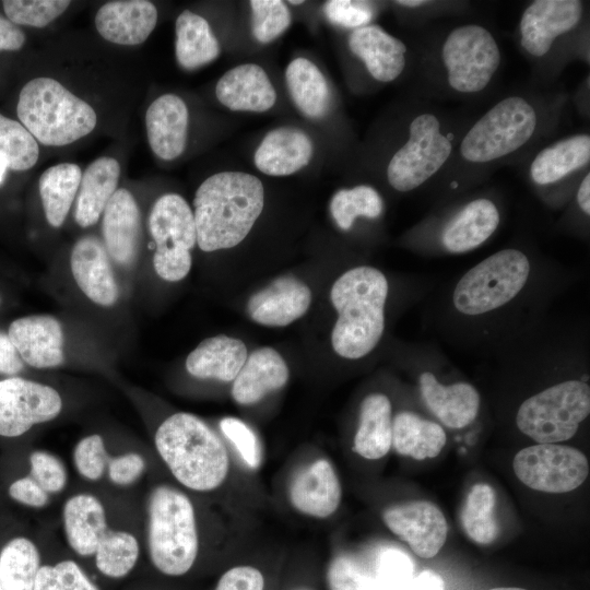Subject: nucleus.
<instances>
[{
	"label": "nucleus",
	"instance_id": "nucleus-9",
	"mask_svg": "<svg viewBox=\"0 0 590 590\" xmlns=\"http://www.w3.org/2000/svg\"><path fill=\"white\" fill-rule=\"evenodd\" d=\"M149 229L155 244L153 266L165 281L177 282L190 271V249L197 243L193 212L176 193L160 197L149 216Z\"/></svg>",
	"mask_w": 590,
	"mask_h": 590
},
{
	"label": "nucleus",
	"instance_id": "nucleus-28",
	"mask_svg": "<svg viewBox=\"0 0 590 590\" xmlns=\"http://www.w3.org/2000/svg\"><path fill=\"white\" fill-rule=\"evenodd\" d=\"M62 518L71 548L81 556L94 555L108 532L103 504L91 494L73 495L63 506Z\"/></svg>",
	"mask_w": 590,
	"mask_h": 590
},
{
	"label": "nucleus",
	"instance_id": "nucleus-18",
	"mask_svg": "<svg viewBox=\"0 0 590 590\" xmlns=\"http://www.w3.org/2000/svg\"><path fill=\"white\" fill-rule=\"evenodd\" d=\"M156 7L146 0H116L103 4L95 15L99 35L114 44L134 46L155 28Z\"/></svg>",
	"mask_w": 590,
	"mask_h": 590
},
{
	"label": "nucleus",
	"instance_id": "nucleus-54",
	"mask_svg": "<svg viewBox=\"0 0 590 590\" xmlns=\"http://www.w3.org/2000/svg\"><path fill=\"white\" fill-rule=\"evenodd\" d=\"M9 494L13 499L32 507H43L48 503V493L32 476L13 482Z\"/></svg>",
	"mask_w": 590,
	"mask_h": 590
},
{
	"label": "nucleus",
	"instance_id": "nucleus-36",
	"mask_svg": "<svg viewBox=\"0 0 590 590\" xmlns=\"http://www.w3.org/2000/svg\"><path fill=\"white\" fill-rule=\"evenodd\" d=\"M288 93L295 106L309 118H321L330 105L328 82L318 67L309 59L292 60L285 70Z\"/></svg>",
	"mask_w": 590,
	"mask_h": 590
},
{
	"label": "nucleus",
	"instance_id": "nucleus-47",
	"mask_svg": "<svg viewBox=\"0 0 590 590\" xmlns=\"http://www.w3.org/2000/svg\"><path fill=\"white\" fill-rule=\"evenodd\" d=\"M34 590H99L73 560L40 566Z\"/></svg>",
	"mask_w": 590,
	"mask_h": 590
},
{
	"label": "nucleus",
	"instance_id": "nucleus-41",
	"mask_svg": "<svg viewBox=\"0 0 590 590\" xmlns=\"http://www.w3.org/2000/svg\"><path fill=\"white\" fill-rule=\"evenodd\" d=\"M138 540L127 531L108 530L95 555L97 569L110 578L127 576L139 557Z\"/></svg>",
	"mask_w": 590,
	"mask_h": 590
},
{
	"label": "nucleus",
	"instance_id": "nucleus-31",
	"mask_svg": "<svg viewBox=\"0 0 590 590\" xmlns=\"http://www.w3.org/2000/svg\"><path fill=\"white\" fill-rule=\"evenodd\" d=\"M119 162L102 156L93 161L81 177L74 219L81 227L94 225L117 190Z\"/></svg>",
	"mask_w": 590,
	"mask_h": 590
},
{
	"label": "nucleus",
	"instance_id": "nucleus-17",
	"mask_svg": "<svg viewBox=\"0 0 590 590\" xmlns=\"http://www.w3.org/2000/svg\"><path fill=\"white\" fill-rule=\"evenodd\" d=\"M8 335L21 359L32 367H55L63 362L62 328L51 316L15 319L9 326Z\"/></svg>",
	"mask_w": 590,
	"mask_h": 590
},
{
	"label": "nucleus",
	"instance_id": "nucleus-49",
	"mask_svg": "<svg viewBox=\"0 0 590 590\" xmlns=\"http://www.w3.org/2000/svg\"><path fill=\"white\" fill-rule=\"evenodd\" d=\"M220 428L225 437L235 446L244 462L257 469L261 462L259 441L253 432L240 420L225 417L220 422Z\"/></svg>",
	"mask_w": 590,
	"mask_h": 590
},
{
	"label": "nucleus",
	"instance_id": "nucleus-7",
	"mask_svg": "<svg viewBox=\"0 0 590 590\" xmlns=\"http://www.w3.org/2000/svg\"><path fill=\"white\" fill-rule=\"evenodd\" d=\"M589 413V385L571 379L524 400L517 411L516 424L538 444H558L570 439Z\"/></svg>",
	"mask_w": 590,
	"mask_h": 590
},
{
	"label": "nucleus",
	"instance_id": "nucleus-57",
	"mask_svg": "<svg viewBox=\"0 0 590 590\" xmlns=\"http://www.w3.org/2000/svg\"><path fill=\"white\" fill-rule=\"evenodd\" d=\"M399 590H445V582L439 574L426 569L413 576Z\"/></svg>",
	"mask_w": 590,
	"mask_h": 590
},
{
	"label": "nucleus",
	"instance_id": "nucleus-30",
	"mask_svg": "<svg viewBox=\"0 0 590 590\" xmlns=\"http://www.w3.org/2000/svg\"><path fill=\"white\" fill-rule=\"evenodd\" d=\"M245 343L216 335L203 340L187 357L186 369L197 378L233 381L247 359Z\"/></svg>",
	"mask_w": 590,
	"mask_h": 590
},
{
	"label": "nucleus",
	"instance_id": "nucleus-10",
	"mask_svg": "<svg viewBox=\"0 0 590 590\" xmlns=\"http://www.w3.org/2000/svg\"><path fill=\"white\" fill-rule=\"evenodd\" d=\"M441 58L449 85L470 94L482 92L489 84L500 64V50L487 28L464 24L448 34Z\"/></svg>",
	"mask_w": 590,
	"mask_h": 590
},
{
	"label": "nucleus",
	"instance_id": "nucleus-50",
	"mask_svg": "<svg viewBox=\"0 0 590 590\" xmlns=\"http://www.w3.org/2000/svg\"><path fill=\"white\" fill-rule=\"evenodd\" d=\"M32 477L47 493L60 492L67 483L62 462L46 451H35L30 457Z\"/></svg>",
	"mask_w": 590,
	"mask_h": 590
},
{
	"label": "nucleus",
	"instance_id": "nucleus-56",
	"mask_svg": "<svg viewBox=\"0 0 590 590\" xmlns=\"http://www.w3.org/2000/svg\"><path fill=\"white\" fill-rule=\"evenodd\" d=\"M23 369V361L13 346L8 333L0 332V373L14 375Z\"/></svg>",
	"mask_w": 590,
	"mask_h": 590
},
{
	"label": "nucleus",
	"instance_id": "nucleus-22",
	"mask_svg": "<svg viewBox=\"0 0 590 590\" xmlns=\"http://www.w3.org/2000/svg\"><path fill=\"white\" fill-rule=\"evenodd\" d=\"M71 271L81 291L94 303L111 306L118 298V287L107 250L97 238L86 236L74 245Z\"/></svg>",
	"mask_w": 590,
	"mask_h": 590
},
{
	"label": "nucleus",
	"instance_id": "nucleus-11",
	"mask_svg": "<svg viewBox=\"0 0 590 590\" xmlns=\"http://www.w3.org/2000/svg\"><path fill=\"white\" fill-rule=\"evenodd\" d=\"M408 141L393 154L388 167L390 186L411 191L434 176L449 158L452 144L440 131L438 118L429 113L416 116L409 128Z\"/></svg>",
	"mask_w": 590,
	"mask_h": 590
},
{
	"label": "nucleus",
	"instance_id": "nucleus-4",
	"mask_svg": "<svg viewBox=\"0 0 590 590\" xmlns=\"http://www.w3.org/2000/svg\"><path fill=\"white\" fill-rule=\"evenodd\" d=\"M20 123L44 145L62 146L92 132L95 110L60 82L47 76L28 81L19 94Z\"/></svg>",
	"mask_w": 590,
	"mask_h": 590
},
{
	"label": "nucleus",
	"instance_id": "nucleus-38",
	"mask_svg": "<svg viewBox=\"0 0 590 590\" xmlns=\"http://www.w3.org/2000/svg\"><path fill=\"white\" fill-rule=\"evenodd\" d=\"M40 556L26 538L10 540L0 552V590H34Z\"/></svg>",
	"mask_w": 590,
	"mask_h": 590
},
{
	"label": "nucleus",
	"instance_id": "nucleus-37",
	"mask_svg": "<svg viewBox=\"0 0 590 590\" xmlns=\"http://www.w3.org/2000/svg\"><path fill=\"white\" fill-rule=\"evenodd\" d=\"M82 172L73 163H60L47 168L39 177V194L46 220L60 227L79 191Z\"/></svg>",
	"mask_w": 590,
	"mask_h": 590
},
{
	"label": "nucleus",
	"instance_id": "nucleus-52",
	"mask_svg": "<svg viewBox=\"0 0 590 590\" xmlns=\"http://www.w3.org/2000/svg\"><path fill=\"white\" fill-rule=\"evenodd\" d=\"M262 574L251 566L233 567L222 575L215 590H263Z\"/></svg>",
	"mask_w": 590,
	"mask_h": 590
},
{
	"label": "nucleus",
	"instance_id": "nucleus-44",
	"mask_svg": "<svg viewBox=\"0 0 590 590\" xmlns=\"http://www.w3.org/2000/svg\"><path fill=\"white\" fill-rule=\"evenodd\" d=\"M68 0H5L4 15L15 25L45 27L70 5Z\"/></svg>",
	"mask_w": 590,
	"mask_h": 590
},
{
	"label": "nucleus",
	"instance_id": "nucleus-40",
	"mask_svg": "<svg viewBox=\"0 0 590 590\" xmlns=\"http://www.w3.org/2000/svg\"><path fill=\"white\" fill-rule=\"evenodd\" d=\"M384 211L380 194L370 186L362 185L352 189H341L330 202V212L337 225L347 231L358 216L378 217Z\"/></svg>",
	"mask_w": 590,
	"mask_h": 590
},
{
	"label": "nucleus",
	"instance_id": "nucleus-33",
	"mask_svg": "<svg viewBox=\"0 0 590 590\" xmlns=\"http://www.w3.org/2000/svg\"><path fill=\"white\" fill-rule=\"evenodd\" d=\"M590 161V137L577 134L541 150L530 165V176L536 185L554 184Z\"/></svg>",
	"mask_w": 590,
	"mask_h": 590
},
{
	"label": "nucleus",
	"instance_id": "nucleus-55",
	"mask_svg": "<svg viewBox=\"0 0 590 590\" xmlns=\"http://www.w3.org/2000/svg\"><path fill=\"white\" fill-rule=\"evenodd\" d=\"M24 32L0 13V51H16L25 44Z\"/></svg>",
	"mask_w": 590,
	"mask_h": 590
},
{
	"label": "nucleus",
	"instance_id": "nucleus-21",
	"mask_svg": "<svg viewBox=\"0 0 590 590\" xmlns=\"http://www.w3.org/2000/svg\"><path fill=\"white\" fill-rule=\"evenodd\" d=\"M215 95L234 111L263 113L276 102V92L267 72L256 63L232 68L217 81Z\"/></svg>",
	"mask_w": 590,
	"mask_h": 590
},
{
	"label": "nucleus",
	"instance_id": "nucleus-13",
	"mask_svg": "<svg viewBox=\"0 0 590 590\" xmlns=\"http://www.w3.org/2000/svg\"><path fill=\"white\" fill-rule=\"evenodd\" d=\"M62 400L51 387L20 377L0 380V436L17 437L60 413Z\"/></svg>",
	"mask_w": 590,
	"mask_h": 590
},
{
	"label": "nucleus",
	"instance_id": "nucleus-60",
	"mask_svg": "<svg viewBox=\"0 0 590 590\" xmlns=\"http://www.w3.org/2000/svg\"><path fill=\"white\" fill-rule=\"evenodd\" d=\"M8 169H9V167H8V164L5 163V161L0 158V185L4 180V176H5V173H7Z\"/></svg>",
	"mask_w": 590,
	"mask_h": 590
},
{
	"label": "nucleus",
	"instance_id": "nucleus-29",
	"mask_svg": "<svg viewBox=\"0 0 590 590\" xmlns=\"http://www.w3.org/2000/svg\"><path fill=\"white\" fill-rule=\"evenodd\" d=\"M499 220L498 209L492 200L475 199L446 226L441 235L442 245L452 253L473 250L493 235Z\"/></svg>",
	"mask_w": 590,
	"mask_h": 590
},
{
	"label": "nucleus",
	"instance_id": "nucleus-26",
	"mask_svg": "<svg viewBox=\"0 0 590 590\" xmlns=\"http://www.w3.org/2000/svg\"><path fill=\"white\" fill-rule=\"evenodd\" d=\"M140 228V210L135 199L127 189H117L103 212V236L107 253L120 264L133 262Z\"/></svg>",
	"mask_w": 590,
	"mask_h": 590
},
{
	"label": "nucleus",
	"instance_id": "nucleus-25",
	"mask_svg": "<svg viewBox=\"0 0 590 590\" xmlns=\"http://www.w3.org/2000/svg\"><path fill=\"white\" fill-rule=\"evenodd\" d=\"M314 154L309 135L295 127L269 131L253 156L256 167L270 176H288L307 166Z\"/></svg>",
	"mask_w": 590,
	"mask_h": 590
},
{
	"label": "nucleus",
	"instance_id": "nucleus-8",
	"mask_svg": "<svg viewBox=\"0 0 590 590\" xmlns=\"http://www.w3.org/2000/svg\"><path fill=\"white\" fill-rule=\"evenodd\" d=\"M536 121L534 108L524 98H504L470 128L461 141L460 153L472 163L502 158L532 138Z\"/></svg>",
	"mask_w": 590,
	"mask_h": 590
},
{
	"label": "nucleus",
	"instance_id": "nucleus-43",
	"mask_svg": "<svg viewBox=\"0 0 590 590\" xmlns=\"http://www.w3.org/2000/svg\"><path fill=\"white\" fill-rule=\"evenodd\" d=\"M329 590H381L371 558L341 554L327 573Z\"/></svg>",
	"mask_w": 590,
	"mask_h": 590
},
{
	"label": "nucleus",
	"instance_id": "nucleus-16",
	"mask_svg": "<svg viewBox=\"0 0 590 590\" xmlns=\"http://www.w3.org/2000/svg\"><path fill=\"white\" fill-rule=\"evenodd\" d=\"M311 303L310 288L293 276L275 279L248 300L247 311L257 323L285 327L306 314Z\"/></svg>",
	"mask_w": 590,
	"mask_h": 590
},
{
	"label": "nucleus",
	"instance_id": "nucleus-61",
	"mask_svg": "<svg viewBox=\"0 0 590 590\" xmlns=\"http://www.w3.org/2000/svg\"><path fill=\"white\" fill-rule=\"evenodd\" d=\"M489 590H526V589L516 588V587H499V588H493V589H489Z\"/></svg>",
	"mask_w": 590,
	"mask_h": 590
},
{
	"label": "nucleus",
	"instance_id": "nucleus-12",
	"mask_svg": "<svg viewBox=\"0 0 590 590\" xmlns=\"http://www.w3.org/2000/svg\"><path fill=\"white\" fill-rule=\"evenodd\" d=\"M512 467L516 476L528 487L554 494L578 488L589 474L586 455L559 444L526 447L516 453Z\"/></svg>",
	"mask_w": 590,
	"mask_h": 590
},
{
	"label": "nucleus",
	"instance_id": "nucleus-14",
	"mask_svg": "<svg viewBox=\"0 0 590 590\" xmlns=\"http://www.w3.org/2000/svg\"><path fill=\"white\" fill-rule=\"evenodd\" d=\"M382 519L422 558L434 557L446 542V518L430 502L412 500L391 506L382 512Z\"/></svg>",
	"mask_w": 590,
	"mask_h": 590
},
{
	"label": "nucleus",
	"instance_id": "nucleus-32",
	"mask_svg": "<svg viewBox=\"0 0 590 590\" xmlns=\"http://www.w3.org/2000/svg\"><path fill=\"white\" fill-rule=\"evenodd\" d=\"M392 409L384 393H370L361 404L354 450L361 457L377 460L385 457L392 442Z\"/></svg>",
	"mask_w": 590,
	"mask_h": 590
},
{
	"label": "nucleus",
	"instance_id": "nucleus-24",
	"mask_svg": "<svg viewBox=\"0 0 590 590\" xmlns=\"http://www.w3.org/2000/svg\"><path fill=\"white\" fill-rule=\"evenodd\" d=\"M347 44L377 81L391 82L405 67L406 46L378 25L368 24L353 30Z\"/></svg>",
	"mask_w": 590,
	"mask_h": 590
},
{
	"label": "nucleus",
	"instance_id": "nucleus-39",
	"mask_svg": "<svg viewBox=\"0 0 590 590\" xmlns=\"http://www.w3.org/2000/svg\"><path fill=\"white\" fill-rule=\"evenodd\" d=\"M495 505V492L485 483L474 484L465 497L461 524L465 534L477 544H489L498 535L499 527L494 516Z\"/></svg>",
	"mask_w": 590,
	"mask_h": 590
},
{
	"label": "nucleus",
	"instance_id": "nucleus-42",
	"mask_svg": "<svg viewBox=\"0 0 590 590\" xmlns=\"http://www.w3.org/2000/svg\"><path fill=\"white\" fill-rule=\"evenodd\" d=\"M39 157L37 141L14 119L0 114V158L9 169L23 172L32 168Z\"/></svg>",
	"mask_w": 590,
	"mask_h": 590
},
{
	"label": "nucleus",
	"instance_id": "nucleus-2",
	"mask_svg": "<svg viewBox=\"0 0 590 590\" xmlns=\"http://www.w3.org/2000/svg\"><path fill=\"white\" fill-rule=\"evenodd\" d=\"M388 281L378 269L355 267L333 283L330 298L338 312L331 333L334 352L347 359L368 355L385 330Z\"/></svg>",
	"mask_w": 590,
	"mask_h": 590
},
{
	"label": "nucleus",
	"instance_id": "nucleus-34",
	"mask_svg": "<svg viewBox=\"0 0 590 590\" xmlns=\"http://www.w3.org/2000/svg\"><path fill=\"white\" fill-rule=\"evenodd\" d=\"M444 428L414 412L402 411L392 420V442L394 450L415 460L437 457L446 445Z\"/></svg>",
	"mask_w": 590,
	"mask_h": 590
},
{
	"label": "nucleus",
	"instance_id": "nucleus-46",
	"mask_svg": "<svg viewBox=\"0 0 590 590\" xmlns=\"http://www.w3.org/2000/svg\"><path fill=\"white\" fill-rule=\"evenodd\" d=\"M381 590H399L414 576V563L394 546L379 548L371 558Z\"/></svg>",
	"mask_w": 590,
	"mask_h": 590
},
{
	"label": "nucleus",
	"instance_id": "nucleus-45",
	"mask_svg": "<svg viewBox=\"0 0 590 590\" xmlns=\"http://www.w3.org/2000/svg\"><path fill=\"white\" fill-rule=\"evenodd\" d=\"M251 8V32L253 37L261 44H268L290 26L291 12L281 0H252Z\"/></svg>",
	"mask_w": 590,
	"mask_h": 590
},
{
	"label": "nucleus",
	"instance_id": "nucleus-15",
	"mask_svg": "<svg viewBox=\"0 0 590 590\" xmlns=\"http://www.w3.org/2000/svg\"><path fill=\"white\" fill-rule=\"evenodd\" d=\"M583 4L579 0H535L520 20L521 46L532 56L546 55L555 39L579 23Z\"/></svg>",
	"mask_w": 590,
	"mask_h": 590
},
{
	"label": "nucleus",
	"instance_id": "nucleus-6",
	"mask_svg": "<svg viewBox=\"0 0 590 590\" xmlns=\"http://www.w3.org/2000/svg\"><path fill=\"white\" fill-rule=\"evenodd\" d=\"M530 271V261L522 251L502 249L463 274L453 290V306L465 316L498 309L522 291Z\"/></svg>",
	"mask_w": 590,
	"mask_h": 590
},
{
	"label": "nucleus",
	"instance_id": "nucleus-5",
	"mask_svg": "<svg viewBox=\"0 0 590 590\" xmlns=\"http://www.w3.org/2000/svg\"><path fill=\"white\" fill-rule=\"evenodd\" d=\"M149 552L154 566L168 576H181L198 555L194 509L189 498L169 486L156 487L149 500Z\"/></svg>",
	"mask_w": 590,
	"mask_h": 590
},
{
	"label": "nucleus",
	"instance_id": "nucleus-58",
	"mask_svg": "<svg viewBox=\"0 0 590 590\" xmlns=\"http://www.w3.org/2000/svg\"><path fill=\"white\" fill-rule=\"evenodd\" d=\"M577 200L583 213L589 215L590 214V174L589 173L582 179L578 188Z\"/></svg>",
	"mask_w": 590,
	"mask_h": 590
},
{
	"label": "nucleus",
	"instance_id": "nucleus-1",
	"mask_svg": "<svg viewBox=\"0 0 590 590\" xmlns=\"http://www.w3.org/2000/svg\"><path fill=\"white\" fill-rule=\"evenodd\" d=\"M263 204V185L255 175L229 170L208 177L193 199L200 249L210 252L237 246L251 231Z\"/></svg>",
	"mask_w": 590,
	"mask_h": 590
},
{
	"label": "nucleus",
	"instance_id": "nucleus-20",
	"mask_svg": "<svg viewBox=\"0 0 590 590\" xmlns=\"http://www.w3.org/2000/svg\"><path fill=\"white\" fill-rule=\"evenodd\" d=\"M341 484L332 464L319 459L300 470L290 486V500L299 512L328 518L338 509Z\"/></svg>",
	"mask_w": 590,
	"mask_h": 590
},
{
	"label": "nucleus",
	"instance_id": "nucleus-3",
	"mask_svg": "<svg viewBox=\"0 0 590 590\" xmlns=\"http://www.w3.org/2000/svg\"><path fill=\"white\" fill-rule=\"evenodd\" d=\"M155 446L176 480L192 491H213L227 476L225 446L193 414L180 412L167 417L156 430Z\"/></svg>",
	"mask_w": 590,
	"mask_h": 590
},
{
	"label": "nucleus",
	"instance_id": "nucleus-48",
	"mask_svg": "<svg viewBox=\"0 0 590 590\" xmlns=\"http://www.w3.org/2000/svg\"><path fill=\"white\" fill-rule=\"evenodd\" d=\"M73 460L83 477L91 481L98 480L108 462L103 438L94 434L81 439L74 449Z\"/></svg>",
	"mask_w": 590,
	"mask_h": 590
},
{
	"label": "nucleus",
	"instance_id": "nucleus-27",
	"mask_svg": "<svg viewBox=\"0 0 590 590\" xmlns=\"http://www.w3.org/2000/svg\"><path fill=\"white\" fill-rule=\"evenodd\" d=\"M287 380L288 368L282 356L274 349L261 347L247 356L233 380L232 397L239 404H253Z\"/></svg>",
	"mask_w": 590,
	"mask_h": 590
},
{
	"label": "nucleus",
	"instance_id": "nucleus-19",
	"mask_svg": "<svg viewBox=\"0 0 590 590\" xmlns=\"http://www.w3.org/2000/svg\"><path fill=\"white\" fill-rule=\"evenodd\" d=\"M189 113L185 102L167 93L154 99L145 114L146 134L153 153L165 161L177 158L185 151Z\"/></svg>",
	"mask_w": 590,
	"mask_h": 590
},
{
	"label": "nucleus",
	"instance_id": "nucleus-35",
	"mask_svg": "<svg viewBox=\"0 0 590 590\" xmlns=\"http://www.w3.org/2000/svg\"><path fill=\"white\" fill-rule=\"evenodd\" d=\"M175 54L185 70H196L214 61L221 51L208 21L189 10L182 11L175 24Z\"/></svg>",
	"mask_w": 590,
	"mask_h": 590
},
{
	"label": "nucleus",
	"instance_id": "nucleus-59",
	"mask_svg": "<svg viewBox=\"0 0 590 590\" xmlns=\"http://www.w3.org/2000/svg\"><path fill=\"white\" fill-rule=\"evenodd\" d=\"M396 3L400 4V5H403V7H409V8H415V7H421L425 3H427V1H423V0H401V1H396Z\"/></svg>",
	"mask_w": 590,
	"mask_h": 590
},
{
	"label": "nucleus",
	"instance_id": "nucleus-51",
	"mask_svg": "<svg viewBox=\"0 0 590 590\" xmlns=\"http://www.w3.org/2000/svg\"><path fill=\"white\" fill-rule=\"evenodd\" d=\"M323 11L332 24L354 30L368 25L374 15L367 2L352 0L327 1Z\"/></svg>",
	"mask_w": 590,
	"mask_h": 590
},
{
	"label": "nucleus",
	"instance_id": "nucleus-53",
	"mask_svg": "<svg viewBox=\"0 0 590 590\" xmlns=\"http://www.w3.org/2000/svg\"><path fill=\"white\" fill-rule=\"evenodd\" d=\"M145 461L135 452L118 456L109 461L108 475L117 485H129L142 474Z\"/></svg>",
	"mask_w": 590,
	"mask_h": 590
},
{
	"label": "nucleus",
	"instance_id": "nucleus-63",
	"mask_svg": "<svg viewBox=\"0 0 590 590\" xmlns=\"http://www.w3.org/2000/svg\"><path fill=\"white\" fill-rule=\"evenodd\" d=\"M304 590V589H303Z\"/></svg>",
	"mask_w": 590,
	"mask_h": 590
},
{
	"label": "nucleus",
	"instance_id": "nucleus-62",
	"mask_svg": "<svg viewBox=\"0 0 590 590\" xmlns=\"http://www.w3.org/2000/svg\"><path fill=\"white\" fill-rule=\"evenodd\" d=\"M288 3L294 4V5H298V4L304 3V1L303 0H298V1L291 0V1H288Z\"/></svg>",
	"mask_w": 590,
	"mask_h": 590
},
{
	"label": "nucleus",
	"instance_id": "nucleus-23",
	"mask_svg": "<svg viewBox=\"0 0 590 590\" xmlns=\"http://www.w3.org/2000/svg\"><path fill=\"white\" fill-rule=\"evenodd\" d=\"M418 386L426 406L445 426L460 429L475 420L481 399L472 385H442L434 374L424 371L418 376Z\"/></svg>",
	"mask_w": 590,
	"mask_h": 590
}]
</instances>
